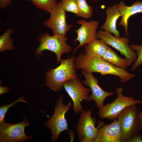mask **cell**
I'll list each match as a JSON object with an SVG mask.
<instances>
[{"label":"cell","mask_w":142,"mask_h":142,"mask_svg":"<svg viewBox=\"0 0 142 142\" xmlns=\"http://www.w3.org/2000/svg\"><path fill=\"white\" fill-rule=\"evenodd\" d=\"M29 125L26 118L17 124L3 123L0 126V142H19L31 140L33 136H27L24 131L26 127Z\"/></svg>","instance_id":"30bf717a"},{"label":"cell","mask_w":142,"mask_h":142,"mask_svg":"<svg viewBox=\"0 0 142 142\" xmlns=\"http://www.w3.org/2000/svg\"><path fill=\"white\" fill-rule=\"evenodd\" d=\"M13 31L12 28L8 29L0 36V52L14 49L13 42L11 36Z\"/></svg>","instance_id":"d6986e66"},{"label":"cell","mask_w":142,"mask_h":142,"mask_svg":"<svg viewBox=\"0 0 142 142\" xmlns=\"http://www.w3.org/2000/svg\"><path fill=\"white\" fill-rule=\"evenodd\" d=\"M116 4L121 17L118 24L124 27L126 36L128 34L129 19L131 16L137 13H142V2L138 1L130 6H126L122 1L120 3Z\"/></svg>","instance_id":"2e32d148"},{"label":"cell","mask_w":142,"mask_h":142,"mask_svg":"<svg viewBox=\"0 0 142 142\" xmlns=\"http://www.w3.org/2000/svg\"><path fill=\"white\" fill-rule=\"evenodd\" d=\"M59 2L61 7L66 12L73 13L78 16L79 11L76 0H61Z\"/></svg>","instance_id":"7402d4cb"},{"label":"cell","mask_w":142,"mask_h":142,"mask_svg":"<svg viewBox=\"0 0 142 142\" xmlns=\"http://www.w3.org/2000/svg\"><path fill=\"white\" fill-rule=\"evenodd\" d=\"M76 57L74 55L62 59L60 65L56 68L49 69L45 76V85L55 92L61 90L63 84L67 80L77 78L76 70L74 67Z\"/></svg>","instance_id":"7a4b0ae2"},{"label":"cell","mask_w":142,"mask_h":142,"mask_svg":"<svg viewBox=\"0 0 142 142\" xmlns=\"http://www.w3.org/2000/svg\"><path fill=\"white\" fill-rule=\"evenodd\" d=\"M77 4L79 13L78 16L84 18H89L93 15V9L89 6L86 0H76Z\"/></svg>","instance_id":"ffe728a7"},{"label":"cell","mask_w":142,"mask_h":142,"mask_svg":"<svg viewBox=\"0 0 142 142\" xmlns=\"http://www.w3.org/2000/svg\"><path fill=\"white\" fill-rule=\"evenodd\" d=\"M77 23L80 24L81 26L75 31L77 36L74 43L78 41L79 44L74 49L73 53L80 47L97 39V30L99 24V22L94 20L87 22L81 20L78 21Z\"/></svg>","instance_id":"4fadbf2b"},{"label":"cell","mask_w":142,"mask_h":142,"mask_svg":"<svg viewBox=\"0 0 142 142\" xmlns=\"http://www.w3.org/2000/svg\"><path fill=\"white\" fill-rule=\"evenodd\" d=\"M25 0L29 1V0Z\"/></svg>","instance_id":"f546056e"},{"label":"cell","mask_w":142,"mask_h":142,"mask_svg":"<svg viewBox=\"0 0 142 142\" xmlns=\"http://www.w3.org/2000/svg\"><path fill=\"white\" fill-rule=\"evenodd\" d=\"M74 67L76 70L81 69L88 72L99 73L102 76L108 74L116 75L120 78L122 83L130 80L136 76L126 69L116 66L102 58H89L82 52L76 57Z\"/></svg>","instance_id":"6da1fadb"},{"label":"cell","mask_w":142,"mask_h":142,"mask_svg":"<svg viewBox=\"0 0 142 142\" xmlns=\"http://www.w3.org/2000/svg\"><path fill=\"white\" fill-rule=\"evenodd\" d=\"M9 90L8 87H3L2 86L0 87V94L8 92Z\"/></svg>","instance_id":"4316f807"},{"label":"cell","mask_w":142,"mask_h":142,"mask_svg":"<svg viewBox=\"0 0 142 142\" xmlns=\"http://www.w3.org/2000/svg\"><path fill=\"white\" fill-rule=\"evenodd\" d=\"M129 45L131 49L136 51L138 56L137 59L131 68V69L133 70L142 64V43L139 45L131 44Z\"/></svg>","instance_id":"603a6c76"},{"label":"cell","mask_w":142,"mask_h":142,"mask_svg":"<svg viewBox=\"0 0 142 142\" xmlns=\"http://www.w3.org/2000/svg\"><path fill=\"white\" fill-rule=\"evenodd\" d=\"M92 108L88 110H83L80 112V118L75 127L80 142H94L98 129L104 124V122L99 121L95 127L97 119L91 116Z\"/></svg>","instance_id":"52a82bcc"},{"label":"cell","mask_w":142,"mask_h":142,"mask_svg":"<svg viewBox=\"0 0 142 142\" xmlns=\"http://www.w3.org/2000/svg\"><path fill=\"white\" fill-rule=\"evenodd\" d=\"M81 73L85 78L82 80V83L89 86L92 92L89 95V102L94 101L99 110L104 105V102L106 98L116 93L104 91L98 85V79L95 78L92 73L82 70Z\"/></svg>","instance_id":"7c38bea8"},{"label":"cell","mask_w":142,"mask_h":142,"mask_svg":"<svg viewBox=\"0 0 142 142\" xmlns=\"http://www.w3.org/2000/svg\"><path fill=\"white\" fill-rule=\"evenodd\" d=\"M116 118L120 127L123 142L141 130L142 112L138 111L136 104L125 109L117 115Z\"/></svg>","instance_id":"3957f363"},{"label":"cell","mask_w":142,"mask_h":142,"mask_svg":"<svg viewBox=\"0 0 142 142\" xmlns=\"http://www.w3.org/2000/svg\"><path fill=\"white\" fill-rule=\"evenodd\" d=\"M97 38L106 44L111 46L123 55L125 59L131 65L137 58L136 53L131 49L129 45V40L126 37H117L111 33L102 30L97 32Z\"/></svg>","instance_id":"ba28073f"},{"label":"cell","mask_w":142,"mask_h":142,"mask_svg":"<svg viewBox=\"0 0 142 142\" xmlns=\"http://www.w3.org/2000/svg\"><path fill=\"white\" fill-rule=\"evenodd\" d=\"M102 58L116 66L125 69H126L127 67L131 65L125 58L119 56L108 45Z\"/></svg>","instance_id":"ac0fdd59"},{"label":"cell","mask_w":142,"mask_h":142,"mask_svg":"<svg viewBox=\"0 0 142 142\" xmlns=\"http://www.w3.org/2000/svg\"><path fill=\"white\" fill-rule=\"evenodd\" d=\"M121 87L116 89V98L112 103H107L99 109L98 114L101 119H107L112 121L124 109L133 104H142V100L135 99L133 97H127L123 94Z\"/></svg>","instance_id":"8992f818"},{"label":"cell","mask_w":142,"mask_h":142,"mask_svg":"<svg viewBox=\"0 0 142 142\" xmlns=\"http://www.w3.org/2000/svg\"><path fill=\"white\" fill-rule=\"evenodd\" d=\"M65 11L61 7L59 2L49 13L50 16L44 22L43 25L51 29L53 35L65 36L67 32L72 26L67 24Z\"/></svg>","instance_id":"8fae6325"},{"label":"cell","mask_w":142,"mask_h":142,"mask_svg":"<svg viewBox=\"0 0 142 142\" xmlns=\"http://www.w3.org/2000/svg\"><path fill=\"white\" fill-rule=\"evenodd\" d=\"M79 78L70 79L64 82L63 86L71 98L73 103V110L78 114L83 110L81 102L83 100L89 102L90 88L84 87Z\"/></svg>","instance_id":"9c48e42d"},{"label":"cell","mask_w":142,"mask_h":142,"mask_svg":"<svg viewBox=\"0 0 142 142\" xmlns=\"http://www.w3.org/2000/svg\"><path fill=\"white\" fill-rule=\"evenodd\" d=\"M37 40L39 45L36 49L35 54L38 57L41 56L42 51L48 50L55 53L58 63L62 60L63 54H69L72 50L71 47L66 43L68 39L66 36L58 34L51 36L48 33H43L39 35Z\"/></svg>","instance_id":"277c9868"},{"label":"cell","mask_w":142,"mask_h":142,"mask_svg":"<svg viewBox=\"0 0 142 142\" xmlns=\"http://www.w3.org/2000/svg\"><path fill=\"white\" fill-rule=\"evenodd\" d=\"M63 101V96L60 95L55 105L53 115L44 124V126L51 131V142L56 141L63 131L69 130L65 116L66 113L72 107V102L69 100L67 104L65 105Z\"/></svg>","instance_id":"5b68a950"},{"label":"cell","mask_w":142,"mask_h":142,"mask_svg":"<svg viewBox=\"0 0 142 142\" xmlns=\"http://www.w3.org/2000/svg\"><path fill=\"white\" fill-rule=\"evenodd\" d=\"M19 102H23L29 104L24 99L23 97H19L16 100L11 104L7 105L3 104L2 106L0 107V125L4 122V117L9 109L12 107L15 104Z\"/></svg>","instance_id":"cb8c5ba5"},{"label":"cell","mask_w":142,"mask_h":142,"mask_svg":"<svg viewBox=\"0 0 142 142\" xmlns=\"http://www.w3.org/2000/svg\"><path fill=\"white\" fill-rule=\"evenodd\" d=\"M141 130L142 131V128H141Z\"/></svg>","instance_id":"f1b7e54d"},{"label":"cell","mask_w":142,"mask_h":142,"mask_svg":"<svg viewBox=\"0 0 142 142\" xmlns=\"http://www.w3.org/2000/svg\"><path fill=\"white\" fill-rule=\"evenodd\" d=\"M124 142H142L141 134L138 133L125 140Z\"/></svg>","instance_id":"d4e9b609"},{"label":"cell","mask_w":142,"mask_h":142,"mask_svg":"<svg viewBox=\"0 0 142 142\" xmlns=\"http://www.w3.org/2000/svg\"><path fill=\"white\" fill-rule=\"evenodd\" d=\"M12 0H0V8L4 9L11 3Z\"/></svg>","instance_id":"484cf974"},{"label":"cell","mask_w":142,"mask_h":142,"mask_svg":"<svg viewBox=\"0 0 142 142\" xmlns=\"http://www.w3.org/2000/svg\"><path fill=\"white\" fill-rule=\"evenodd\" d=\"M94 142H123L116 118L111 123L104 124L98 129Z\"/></svg>","instance_id":"5bb4252c"},{"label":"cell","mask_w":142,"mask_h":142,"mask_svg":"<svg viewBox=\"0 0 142 142\" xmlns=\"http://www.w3.org/2000/svg\"><path fill=\"white\" fill-rule=\"evenodd\" d=\"M108 45L100 39H97L84 47V54L88 57L102 58Z\"/></svg>","instance_id":"e0dca14e"},{"label":"cell","mask_w":142,"mask_h":142,"mask_svg":"<svg viewBox=\"0 0 142 142\" xmlns=\"http://www.w3.org/2000/svg\"><path fill=\"white\" fill-rule=\"evenodd\" d=\"M106 18L101 27V30L113 34L117 37H120V33L116 28V23L121 14L116 4L108 7L105 11Z\"/></svg>","instance_id":"9a60e30c"},{"label":"cell","mask_w":142,"mask_h":142,"mask_svg":"<svg viewBox=\"0 0 142 142\" xmlns=\"http://www.w3.org/2000/svg\"><path fill=\"white\" fill-rule=\"evenodd\" d=\"M93 0L94 1H97L98 0Z\"/></svg>","instance_id":"83f0119b"},{"label":"cell","mask_w":142,"mask_h":142,"mask_svg":"<svg viewBox=\"0 0 142 142\" xmlns=\"http://www.w3.org/2000/svg\"><path fill=\"white\" fill-rule=\"evenodd\" d=\"M37 8L49 13L58 3L57 0H29Z\"/></svg>","instance_id":"44dd1931"}]
</instances>
